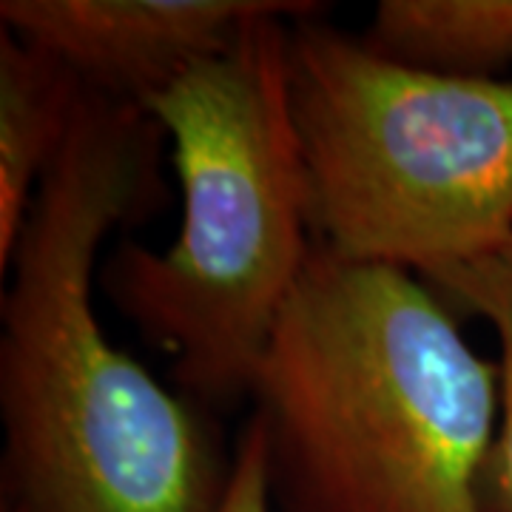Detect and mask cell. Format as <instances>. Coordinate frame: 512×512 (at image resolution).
<instances>
[{"mask_svg": "<svg viewBox=\"0 0 512 512\" xmlns=\"http://www.w3.org/2000/svg\"><path fill=\"white\" fill-rule=\"evenodd\" d=\"M163 128L86 89L37 188L3 296L0 410L12 512H217L231 476L211 424L168 393L94 313L111 228L163 200Z\"/></svg>", "mask_w": 512, "mask_h": 512, "instance_id": "cell-1", "label": "cell"}, {"mask_svg": "<svg viewBox=\"0 0 512 512\" xmlns=\"http://www.w3.org/2000/svg\"><path fill=\"white\" fill-rule=\"evenodd\" d=\"M251 399L282 512H487L501 370L410 271L316 245Z\"/></svg>", "mask_w": 512, "mask_h": 512, "instance_id": "cell-2", "label": "cell"}, {"mask_svg": "<svg viewBox=\"0 0 512 512\" xmlns=\"http://www.w3.org/2000/svg\"><path fill=\"white\" fill-rule=\"evenodd\" d=\"M313 9L259 15L140 103L171 140L183 225L165 251L123 242L100 282L200 404L251 396L316 248L285 26Z\"/></svg>", "mask_w": 512, "mask_h": 512, "instance_id": "cell-3", "label": "cell"}, {"mask_svg": "<svg viewBox=\"0 0 512 512\" xmlns=\"http://www.w3.org/2000/svg\"><path fill=\"white\" fill-rule=\"evenodd\" d=\"M288 74L316 245L433 276L512 242V80L402 66L302 18Z\"/></svg>", "mask_w": 512, "mask_h": 512, "instance_id": "cell-4", "label": "cell"}, {"mask_svg": "<svg viewBox=\"0 0 512 512\" xmlns=\"http://www.w3.org/2000/svg\"><path fill=\"white\" fill-rule=\"evenodd\" d=\"M282 0H3L0 20L94 92L143 103Z\"/></svg>", "mask_w": 512, "mask_h": 512, "instance_id": "cell-5", "label": "cell"}, {"mask_svg": "<svg viewBox=\"0 0 512 512\" xmlns=\"http://www.w3.org/2000/svg\"><path fill=\"white\" fill-rule=\"evenodd\" d=\"M83 83L12 32L0 35V268L12 265L29 208L72 126Z\"/></svg>", "mask_w": 512, "mask_h": 512, "instance_id": "cell-6", "label": "cell"}, {"mask_svg": "<svg viewBox=\"0 0 512 512\" xmlns=\"http://www.w3.org/2000/svg\"><path fill=\"white\" fill-rule=\"evenodd\" d=\"M362 40L410 69L495 77L512 63V0H382Z\"/></svg>", "mask_w": 512, "mask_h": 512, "instance_id": "cell-7", "label": "cell"}, {"mask_svg": "<svg viewBox=\"0 0 512 512\" xmlns=\"http://www.w3.org/2000/svg\"><path fill=\"white\" fill-rule=\"evenodd\" d=\"M447 299L490 322L498 336L501 370V421L484 478L487 512H512V242L495 254L464 262L424 279Z\"/></svg>", "mask_w": 512, "mask_h": 512, "instance_id": "cell-8", "label": "cell"}, {"mask_svg": "<svg viewBox=\"0 0 512 512\" xmlns=\"http://www.w3.org/2000/svg\"><path fill=\"white\" fill-rule=\"evenodd\" d=\"M271 484H268V458H265V439L248 421L242 430L237 456L231 461V476L217 512H274L271 510Z\"/></svg>", "mask_w": 512, "mask_h": 512, "instance_id": "cell-9", "label": "cell"}]
</instances>
